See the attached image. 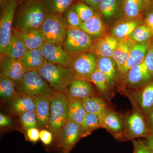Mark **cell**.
<instances>
[{"label":"cell","instance_id":"83f0119b","mask_svg":"<svg viewBox=\"0 0 153 153\" xmlns=\"http://www.w3.org/2000/svg\"><path fill=\"white\" fill-rule=\"evenodd\" d=\"M97 69L103 73L111 85H114L117 79V66L112 58L97 57Z\"/></svg>","mask_w":153,"mask_h":153},{"label":"cell","instance_id":"60d3db41","mask_svg":"<svg viewBox=\"0 0 153 153\" xmlns=\"http://www.w3.org/2000/svg\"><path fill=\"white\" fill-rule=\"evenodd\" d=\"M133 153H153L145 142L141 140H133Z\"/></svg>","mask_w":153,"mask_h":153},{"label":"cell","instance_id":"603a6c76","mask_svg":"<svg viewBox=\"0 0 153 153\" xmlns=\"http://www.w3.org/2000/svg\"><path fill=\"white\" fill-rule=\"evenodd\" d=\"M135 44L129 38L119 39L118 44L112 56L117 66L118 72L125 64Z\"/></svg>","mask_w":153,"mask_h":153},{"label":"cell","instance_id":"d6986e66","mask_svg":"<svg viewBox=\"0 0 153 153\" xmlns=\"http://www.w3.org/2000/svg\"><path fill=\"white\" fill-rule=\"evenodd\" d=\"M12 113L18 115L27 111H36V99L34 97L18 93L9 102Z\"/></svg>","mask_w":153,"mask_h":153},{"label":"cell","instance_id":"7a4b0ae2","mask_svg":"<svg viewBox=\"0 0 153 153\" xmlns=\"http://www.w3.org/2000/svg\"><path fill=\"white\" fill-rule=\"evenodd\" d=\"M49 130L57 140L63 126L68 119V98L67 91H55L50 97Z\"/></svg>","mask_w":153,"mask_h":153},{"label":"cell","instance_id":"8fae6325","mask_svg":"<svg viewBox=\"0 0 153 153\" xmlns=\"http://www.w3.org/2000/svg\"><path fill=\"white\" fill-rule=\"evenodd\" d=\"M40 49L47 62L70 67L73 57L65 50L62 45L45 42Z\"/></svg>","mask_w":153,"mask_h":153},{"label":"cell","instance_id":"4316f807","mask_svg":"<svg viewBox=\"0 0 153 153\" xmlns=\"http://www.w3.org/2000/svg\"><path fill=\"white\" fill-rule=\"evenodd\" d=\"M27 70L38 71L47 62L41 49L28 50L21 59Z\"/></svg>","mask_w":153,"mask_h":153},{"label":"cell","instance_id":"d6a6232c","mask_svg":"<svg viewBox=\"0 0 153 153\" xmlns=\"http://www.w3.org/2000/svg\"><path fill=\"white\" fill-rule=\"evenodd\" d=\"M17 94L16 82L0 73V97L1 99L9 102Z\"/></svg>","mask_w":153,"mask_h":153},{"label":"cell","instance_id":"52a82bcc","mask_svg":"<svg viewBox=\"0 0 153 153\" xmlns=\"http://www.w3.org/2000/svg\"><path fill=\"white\" fill-rule=\"evenodd\" d=\"M125 140L146 137L150 133L144 115L136 109L126 115L123 119Z\"/></svg>","mask_w":153,"mask_h":153},{"label":"cell","instance_id":"e575fe53","mask_svg":"<svg viewBox=\"0 0 153 153\" xmlns=\"http://www.w3.org/2000/svg\"><path fill=\"white\" fill-rule=\"evenodd\" d=\"M153 31L144 24H142L135 28L128 38L135 43H143L152 39Z\"/></svg>","mask_w":153,"mask_h":153},{"label":"cell","instance_id":"1f68e13d","mask_svg":"<svg viewBox=\"0 0 153 153\" xmlns=\"http://www.w3.org/2000/svg\"><path fill=\"white\" fill-rule=\"evenodd\" d=\"M48 14L62 16L64 12L77 0H42Z\"/></svg>","mask_w":153,"mask_h":153},{"label":"cell","instance_id":"836d02e7","mask_svg":"<svg viewBox=\"0 0 153 153\" xmlns=\"http://www.w3.org/2000/svg\"><path fill=\"white\" fill-rule=\"evenodd\" d=\"M88 82H92L105 97L109 96L111 85L105 75L98 69L91 75Z\"/></svg>","mask_w":153,"mask_h":153},{"label":"cell","instance_id":"681fc988","mask_svg":"<svg viewBox=\"0 0 153 153\" xmlns=\"http://www.w3.org/2000/svg\"><path fill=\"white\" fill-rule=\"evenodd\" d=\"M149 120L150 124L149 128L150 132H153V109L149 115Z\"/></svg>","mask_w":153,"mask_h":153},{"label":"cell","instance_id":"8992f818","mask_svg":"<svg viewBox=\"0 0 153 153\" xmlns=\"http://www.w3.org/2000/svg\"><path fill=\"white\" fill-rule=\"evenodd\" d=\"M94 39L79 28H67L62 46L72 57L92 51Z\"/></svg>","mask_w":153,"mask_h":153},{"label":"cell","instance_id":"7dc6e473","mask_svg":"<svg viewBox=\"0 0 153 153\" xmlns=\"http://www.w3.org/2000/svg\"><path fill=\"white\" fill-rule=\"evenodd\" d=\"M11 123V120L10 118L1 113L0 114V126L1 127H5L10 125Z\"/></svg>","mask_w":153,"mask_h":153},{"label":"cell","instance_id":"8d00e7d4","mask_svg":"<svg viewBox=\"0 0 153 153\" xmlns=\"http://www.w3.org/2000/svg\"><path fill=\"white\" fill-rule=\"evenodd\" d=\"M62 16L67 28H79L82 23L73 5L65 11Z\"/></svg>","mask_w":153,"mask_h":153},{"label":"cell","instance_id":"3957f363","mask_svg":"<svg viewBox=\"0 0 153 153\" xmlns=\"http://www.w3.org/2000/svg\"><path fill=\"white\" fill-rule=\"evenodd\" d=\"M38 72L50 87L55 91H67L74 79L71 68L46 62Z\"/></svg>","mask_w":153,"mask_h":153},{"label":"cell","instance_id":"7402d4cb","mask_svg":"<svg viewBox=\"0 0 153 153\" xmlns=\"http://www.w3.org/2000/svg\"><path fill=\"white\" fill-rule=\"evenodd\" d=\"M98 12L107 22L123 15V0H102Z\"/></svg>","mask_w":153,"mask_h":153},{"label":"cell","instance_id":"d590c367","mask_svg":"<svg viewBox=\"0 0 153 153\" xmlns=\"http://www.w3.org/2000/svg\"><path fill=\"white\" fill-rule=\"evenodd\" d=\"M81 126L83 130V137L89 135L95 130L101 128L98 117L89 113H86Z\"/></svg>","mask_w":153,"mask_h":153},{"label":"cell","instance_id":"5bb4252c","mask_svg":"<svg viewBox=\"0 0 153 153\" xmlns=\"http://www.w3.org/2000/svg\"><path fill=\"white\" fill-rule=\"evenodd\" d=\"M1 72L15 82L20 80L27 71L21 59H13L4 54L1 55Z\"/></svg>","mask_w":153,"mask_h":153},{"label":"cell","instance_id":"d4e9b609","mask_svg":"<svg viewBox=\"0 0 153 153\" xmlns=\"http://www.w3.org/2000/svg\"><path fill=\"white\" fill-rule=\"evenodd\" d=\"M17 31L28 50L40 49L46 42L40 29H30Z\"/></svg>","mask_w":153,"mask_h":153},{"label":"cell","instance_id":"f35d334b","mask_svg":"<svg viewBox=\"0 0 153 153\" xmlns=\"http://www.w3.org/2000/svg\"><path fill=\"white\" fill-rule=\"evenodd\" d=\"M19 121L23 128L26 131L32 128H36L38 125L36 111H27L19 115Z\"/></svg>","mask_w":153,"mask_h":153},{"label":"cell","instance_id":"2e32d148","mask_svg":"<svg viewBox=\"0 0 153 153\" xmlns=\"http://www.w3.org/2000/svg\"><path fill=\"white\" fill-rule=\"evenodd\" d=\"M136 104L143 114L149 116L153 109V78L134 95Z\"/></svg>","mask_w":153,"mask_h":153},{"label":"cell","instance_id":"b9f144b4","mask_svg":"<svg viewBox=\"0 0 153 153\" xmlns=\"http://www.w3.org/2000/svg\"><path fill=\"white\" fill-rule=\"evenodd\" d=\"M40 139L44 144L48 146L52 143L54 136L51 131L43 129L40 131Z\"/></svg>","mask_w":153,"mask_h":153},{"label":"cell","instance_id":"4dcf8cb0","mask_svg":"<svg viewBox=\"0 0 153 153\" xmlns=\"http://www.w3.org/2000/svg\"><path fill=\"white\" fill-rule=\"evenodd\" d=\"M82 102L86 112L96 115L99 118L108 110L106 102L97 96L84 99Z\"/></svg>","mask_w":153,"mask_h":153},{"label":"cell","instance_id":"ffe728a7","mask_svg":"<svg viewBox=\"0 0 153 153\" xmlns=\"http://www.w3.org/2000/svg\"><path fill=\"white\" fill-rule=\"evenodd\" d=\"M67 93L68 96L81 100L96 96L90 82L80 79H74L72 81L67 88Z\"/></svg>","mask_w":153,"mask_h":153},{"label":"cell","instance_id":"ab89813d","mask_svg":"<svg viewBox=\"0 0 153 153\" xmlns=\"http://www.w3.org/2000/svg\"><path fill=\"white\" fill-rule=\"evenodd\" d=\"M145 65L153 78V44L152 42L144 60Z\"/></svg>","mask_w":153,"mask_h":153},{"label":"cell","instance_id":"f546056e","mask_svg":"<svg viewBox=\"0 0 153 153\" xmlns=\"http://www.w3.org/2000/svg\"><path fill=\"white\" fill-rule=\"evenodd\" d=\"M123 16L126 20H143L140 0H123Z\"/></svg>","mask_w":153,"mask_h":153},{"label":"cell","instance_id":"9c48e42d","mask_svg":"<svg viewBox=\"0 0 153 153\" xmlns=\"http://www.w3.org/2000/svg\"><path fill=\"white\" fill-rule=\"evenodd\" d=\"M97 57L93 51L81 53L73 57L70 66L74 79H88L97 69Z\"/></svg>","mask_w":153,"mask_h":153},{"label":"cell","instance_id":"e0dca14e","mask_svg":"<svg viewBox=\"0 0 153 153\" xmlns=\"http://www.w3.org/2000/svg\"><path fill=\"white\" fill-rule=\"evenodd\" d=\"M119 43V39L111 34H105L94 40L92 51L97 57L112 58L115 49Z\"/></svg>","mask_w":153,"mask_h":153},{"label":"cell","instance_id":"9a60e30c","mask_svg":"<svg viewBox=\"0 0 153 153\" xmlns=\"http://www.w3.org/2000/svg\"><path fill=\"white\" fill-rule=\"evenodd\" d=\"M152 44V39L143 43H135L125 64L118 72L119 74L124 76L131 68L142 63Z\"/></svg>","mask_w":153,"mask_h":153},{"label":"cell","instance_id":"c3c4849f","mask_svg":"<svg viewBox=\"0 0 153 153\" xmlns=\"http://www.w3.org/2000/svg\"><path fill=\"white\" fill-rule=\"evenodd\" d=\"M146 138V140L145 143L153 153V132L150 133Z\"/></svg>","mask_w":153,"mask_h":153},{"label":"cell","instance_id":"816d5d0a","mask_svg":"<svg viewBox=\"0 0 153 153\" xmlns=\"http://www.w3.org/2000/svg\"><path fill=\"white\" fill-rule=\"evenodd\" d=\"M24 1V0H18V1H19V2H20L22 1Z\"/></svg>","mask_w":153,"mask_h":153},{"label":"cell","instance_id":"74e56055","mask_svg":"<svg viewBox=\"0 0 153 153\" xmlns=\"http://www.w3.org/2000/svg\"><path fill=\"white\" fill-rule=\"evenodd\" d=\"M73 6L82 22L90 19L96 13L90 6L80 1H76Z\"/></svg>","mask_w":153,"mask_h":153},{"label":"cell","instance_id":"7bdbcfd3","mask_svg":"<svg viewBox=\"0 0 153 153\" xmlns=\"http://www.w3.org/2000/svg\"><path fill=\"white\" fill-rule=\"evenodd\" d=\"M40 132L36 128H32L27 131L28 140L33 143H36L40 139Z\"/></svg>","mask_w":153,"mask_h":153},{"label":"cell","instance_id":"f6af8a7d","mask_svg":"<svg viewBox=\"0 0 153 153\" xmlns=\"http://www.w3.org/2000/svg\"><path fill=\"white\" fill-rule=\"evenodd\" d=\"M85 3L93 8L95 12H98L100 4L102 0H77Z\"/></svg>","mask_w":153,"mask_h":153},{"label":"cell","instance_id":"484cf974","mask_svg":"<svg viewBox=\"0 0 153 153\" xmlns=\"http://www.w3.org/2000/svg\"><path fill=\"white\" fill-rule=\"evenodd\" d=\"M143 24V20H128L123 19L117 22L111 30V34L118 39L128 38L135 28Z\"/></svg>","mask_w":153,"mask_h":153},{"label":"cell","instance_id":"bcb514c9","mask_svg":"<svg viewBox=\"0 0 153 153\" xmlns=\"http://www.w3.org/2000/svg\"><path fill=\"white\" fill-rule=\"evenodd\" d=\"M143 13L153 10V0H140Z\"/></svg>","mask_w":153,"mask_h":153},{"label":"cell","instance_id":"277c9868","mask_svg":"<svg viewBox=\"0 0 153 153\" xmlns=\"http://www.w3.org/2000/svg\"><path fill=\"white\" fill-rule=\"evenodd\" d=\"M15 82L17 92L31 96L50 97L54 91L38 71L33 70H27L22 79Z\"/></svg>","mask_w":153,"mask_h":153},{"label":"cell","instance_id":"5b68a950","mask_svg":"<svg viewBox=\"0 0 153 153\" xmlns=\"http://www.w3.org/2000/svg\"><path fill=\"white\" fill-rule=\"evenodd\" d=\"M18 0H0V54H4L12 36Z\"/></svg>","mask_w":153,"mask_h":153},{"label":"cell","instance_id":"cb8c5ba5","mask_svg":"<svg viewBox=\"0 0 153 153\" xmlns=\"http://www.w3.org/2000/svg\"><path fill=\"white\" fill-rule=\"evenodd\" d=\"M28 51L18 31L13 29L4 54L13 59H19L24 57Z\"/></svg>","mask_w":153,"mask_h":153},{"label":"cell","instance_id":"f1b7e54d","mask_svg":"<svg viewBox=\"0 0 153 153\" xmlns=\"http://www.w3.org/2000/svg\"><path fill=\"white\" fill-rule=\"evenodd\" d=\"M68 96V119L82 125L86 115V112L82 100Z\"/></svg>","mask_w":153,"mask_h":153},{"label":"cell","instance_id":"6da1fadb","mask_svg":"<svg viewBox=\"0 0 153 153\" xmlns=\"http://www.w3.org/2000/svg\"><path fill=\"white\" fill-rule=\"evenodd\" d=\"M48 15L42 0H24L18 3L13 29L19 31L40 29Z\"/></svg>","mask_w":153,"mask_h":153},{"label":"cell","instance_id":"ac0fdd59","mask_svg":"<svg viewBox=\"0 0 153 153\" xmlns=\"http://www.w3.org/2000/svg\"><path fill=\"white\" fill-rule=\"evenodd\" d=\"M79 28L87 33L94 40L106 34L107 30L103 17L98 11L90 19L82 22Z\"/></svg>","mask_w":153,"mask_h":153},{"label":"cell","instance_id":"ba28073f","mask_svg":"<svg viewBox=\"0 0 153 153\" xmlns=\"http://www.w3.org/2000/svg\"><path fill=\"white\" fill-rule=\"evenodd\" d=\"M46 42L62 45L66 38L67 26L63 16L48 15L40 28Z\"/></svg>","mask_w":153,"mask_h":153},{"label":"cell","instance_id":"30bf717a","mask_svg":"<svg viewBox=\"0 0 153 153\" xmlns=\"http://www.w3.org/2000/svg\"><path fill=\"white\" fill-rule=\"evenodd\" d=\"M82 137L83 130L81 125L67 119L59 134L57 144L63 149V153H69L77 142Z\"/></svg>","mask_w":153,"mask_h":153},{"label":"cell","instance_id":"4fadbf2b","mask_svg":"<svg viewBox=\"0 0 153 153\" xmlns=\"http://www.w3.org/2000/svg\"><path fill=\"white\" fill-rule=\"evenodd\" d=\"M100 127L120 140H125L123 119L117 113L108 109L100 118Z\"/></svg>","mask_w":153,"mask_h":153},{"label":"cell","instance_id":"f907efd6","mask_svg":"<svg viewBox=\"0 0 153 153\" xmlns=\"http://www.w3.org/2000/svg\"><path fill=\"white\" fill-rule=\"evenodd\" d=\"M152 43L153 44V34L152 37Z\"/></svg>","mask_w":153,"mask_h":153},{"label":"cell","instance_id":"ee69618b","mask_svg":"<svg viewBox=\"0 0 153 153\" xmlns=\"http://www.w3.org/2000/svg\"><path fill=\"white\" fill-rule=\"evenodd\" d=\"M143 24L150 28L153 31V10L145 13L143 16Z\"/></svg>","mask_w":153,"mask_h":153},{"label":"cell","instance_id":"7c38bea8","mask_svg":"<svg viewBox=\"0 0 153 153\" xmlns=\"http://www.w3.org/2000/svg\"><path fill=\"white\" fill-rule=\"evenodd\" d=\"M124 76L126 86L137 89L144 87L153 79L144 61L131 68Z\"/></svg>","mask_w":153,"mask_h":153},{"label":"cell","instance_id":"44dd1931","mask_svg":"<svg viewBox=\"0 0 153 153\" xmlns=\"http://www.w3.org/2000/svg\"><path fill=\"white\" fill-rule=\"evenodd\" d=\"M36 99V112L38 125L41 128H49L50 124V97L38 96L34 97Z\"/></svg>","mask_w":153,"mask_h":153}]
</instances>
